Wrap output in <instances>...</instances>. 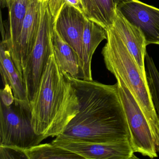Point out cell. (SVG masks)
<instances>
[{"label":"cell","mask_w":159,"mask_h":159,"mask_svg":"<svg viewBox=\"0 0 159 159\" xmlns=\"http://www.w3.org/2000/svg\"><path fill=\"white\" fill-rule=\"evenodd\" d=\"M68 75L76 89L79 112L59 136L93 143L131 142L129 125L117 83L107 85Z\"/></svg>","instance_id":"1"},{"label":"cell","mask_w":159,"mask_h":159,"mask_svg":"<svg viewBox=\"0 0 159 159\" xmlns=\"http://www.w3.org/2000/svg\"><path fill=\"white\" fill-rule=\"evenodd\" d=\"M30 105L34 131L46 138L62 134L79 112L76 89L57 65L54 52Z\"/></svg>","instance_id":"2"},{"label":"cell","mask_w":159,"mask_h":159,"mask_svg":"<svg viewBox=\"0 0 159 159\" xmlns=\"http://www.w3.org/2000/svg\"><path fill=\"white\" fill-rule=\"evenodd\" d=\"M107 43L102 54L106 67L120 78L133 94L151 128L157 152L159 153V121L148 85L130 51L113 28L107 30Z\"/></svg>","instance_id":"3"},{"label":"cell","mask_w":159,"mask_h":159,"mask_svg":"<svg viewBox=\"0 0 159 159\" xmlns=\"http://www.w3.org/2000/svg\"><path fill=\"white\" fill-rule=\"evenodd\" d=\"M46 137L35 133L32 125L30 102L15 98L0 103V145L30 148L39 144Z\"/></svg>","instance_id":"4"},{"label":"cell","mask_w":159,"mask_h":159,"mask_svg":"<svg viewBox=\"0 0 159 159\" xmlns=\"http://www.w3.org/2000/svg\"><path fill=\"white\" fill-rule=\"evenodd\" d=\"M54 17L48 1H41L39 27L33 49L23 72L27 99L31 102L37 93L50 56L53 52Z\"/></svg>","instance_id":"5"},{"label":"cell","mask_w":159,"mask_h":159,"mask_svg":"<svg viewBox=\"0 0 159 159\" xmlns=\"http://www.w3.org/2000/svg\"><path fill=\"white\" fill-rule=\"evenodd\" d=\"M117 88L131 134V144L134 152L153 159L158 157L151 128L133 94L122 80L116 78Z\"/></svg>","instance_id":"6"},{"label":"cell","mask_w":159,"mask_h":159,"mask_svg":"<svg viewBox=\"0 0 159 159\" xmlns=\"http://www.w3.org/2000/svg\"><path fill=\"white\" fill-rule=\"evenodd\" d=\"M48 1L53 16L54 28L63 40L75 51L80 67L86 16L81 11L65 0Z\"/></svg>","instance_id":"7"},{"label":"cell","mask_w":159,"mask_h":159,"mask_svg":"<svg viewBox=\"0 0 159 159\" xmlns=\"http://www.w3.org/2000/svg\"><path fill=\"white\" fill-rule=\"evenodd\" d=\"M86 159H134L137 157L129 140L108 143L76 141L58 135L52 142Z\"/></svg>","instance_id":"8"},{"label":"cell","mask_w":159,"mask_h":159,"mask_svg":"<svg viewBox=\"0 0 159 159\" xmlns=\"http://www.w3.org/2000/svg\"><path fill=\"white\" fill-rule=\"evenodd\" d=\"M117 10L130 23L138 27L147 45H159V9L139 0H120Z\"/></svg>","instance_id":"9"},{"label":"cell","mask_w":159,"mask_h":159,"mask_svg":"<svg viewBox=\"0 0 159 159\" xmlns=\"http://www.w3.org/2000/svg\"><path fill=\"white\" fill-rule=\"evenodd\" d=\"M40 0H30L21 32L16 43L10 51L13 61L22 76L27 60L38 36L40 19Z\"/></svg>","instance_id":"10"},{"label":"cell","mask_w":159,"mask_h":159,"mask_svg":"<svg viewBox=\"0 0 159 159\" xmlns=\"http://www.w3.org/2000/svg\"><path fill=\"white\" fill-rule=\"evenodd\" d=\"M112 27L134 56L142 75L147 80L145 68L147 45L142 31L127 21L117 8Z\"/></svg>","instance_id":"11"},{"label":"cell","mask_w":159,"mask_h":159,"mask_svg":"<svg viewBox=\"0 0 159 159\" xmlns=\"http://www.w3.org/2000/svg\"><path fill=\"white\" fill-rule=\"evenodd\" d=\"M107 39V33L106 29L86 18L83 37L80 65L81 80H93L91 70L92 57L100 43Z\"/></svg>","instance_id":"12"},{"label":"cell","mask_w":159,"mask_h":159,"mask_svg":"<svg viewBox=\"0 0 159 159\" xmlns=\"http://www.w3.org/2000/svg\"><path fill=\"white\" fill-rule=\"evenodd\" d=\"M0 71L3 84L11 87L15 98L22 100L27 99L23 76L13 61L6 39H2L0 45Z\"/></svg>","instance_id":"13"},{"label":"cell","mask_w":159,"mask_h":159,"mask_svg":"<svg viewBox=\"0 0 159 159\" xmlns=\"http://www.w3.org/2000/svg\"><path fill=\"white\" fill-rule=\"evenodd\" d=\"M87 19L107 30L112 26L116 15L114 0H80Z\"/></svg>","instance_id":"14"},{"label":"cell","mask_w":159,"mask_h":159,"mask_svg":"<svg viewBox=\"0 0 159 159\" xmlns=\"http://www.w3.org/2000/svg\"><path fill=\"white\" fill-rule=\"evenodd\" d=\"M54 54L57 65L72 78L81 80V72L77 54L65 42L54 28L52 35Z\"/></svg>","instance_id":"15"},{"label":"cell","mask_w":159,"mask_h":159,"mask_svg":"<svg viewBox=\"0 0 159 159\" xmlns=\"http://www.w3.org/2000/svg\"><path fill=\"white\" fill-rule=\"evenodd\" d=\"M30 0H10L9 7V35L6 39L10 51L16 43L25 17Z\"/></svg>","instance_id":"16"},{"label":"cell","mask_w":159,"mask_h":159,"mask_svg":"<svg viewBox=\"0 0 159 159\" xmlns=\"http://www.w3.org/2000/svg\"><path fill=\"white\" fill-rule=\"evenodd\" d=\"M28 159H84L80 155L51 143L39 144L25 150Z\"/></svg>","instance_id":"17"},{"label":"cell","mask_w":159,"mask_h":159,"mask_svg":"<svg viewBox=\"0 0 159 159\" xmlns=\"http://www.w3.org/2000/svg\"><path fill=\"white\" fill-rule=\"evenodd\" d=\"M145 68L149 89L159 121V71L147 52L145 55Z\"/></svg>","instance_id":"18"},{"label":"cell","mask_w":159,"mask_h":159,"mask_svg":"<svg viewBox=\"0 0 159 159\" xmlns=\"http://www.w3.org/2000/svg\"><path fill=\"white\" fill-rule=\"evenodd\" d=\"M27 159L24 150L11 146L0 145V159Z\"/></svg>","instance_id":"19"},{"label":"cell","mask_w":159,"mask_h":159,"mask_svg":"<svg viewBox=\"0 0 159 159\" xmlns=\"http://www.w3.org/2000/svg\"><path fill=\"white\" fill-rule=\"evenodd\" d=\"M66 2L79 9L83 12L80 0H65Z\"/></svg>","instance_id":"20"},{"label":"cell","mask_w":159,"mask_h":159,"mask_svg":"<svg viewBox=\"0 0 159 159\" xmlns=\"http://www.w3.org/2000/svg\"><path fill=\"white\" fill-rule=\"evenodd\" d=\"M10 0H1V4L2 8H8Z\"/></svg>","instance_id":"21"},{"label":"cell","mask_w":159,"mask_h":159,"mask_svg":"<svg viewBox=\"0 0 159 159\" xmlns=\"http://www.w3.org/2000/svg\"><path fill=\"white\" fill-rule=\"evenodd\" d=\"M120 1V0H114V2L116 3V5H117V4H118V2H119Z\"/></svg>","instance_id":"22"},{"label":"cell","mask_w":159,"mask_h":159,"mask_svg":"<svg viewBox=\"0 0 159 159\" xmlns=\"http://www.w3.org/2000/svg\"><path fill=\"white\" fill-rule=\"evenodd\" d=\"M45 1H48V0H45Z\"/></svg>","instance_id":"23"},{"label":"cell","mask_w":159,"mask_h":159,"mask_svg":"<svg viewBox=\"0 0 159 159\" xmlns=\"http://www.w3.org/2000/svg\"><path fill=\"white\" fill-rule=\"evenodd\" d=\"M40 1H42V0H40ZM44 1H45V0H44Z\"/></svg>","instance_id":"24"}]
</instances>
